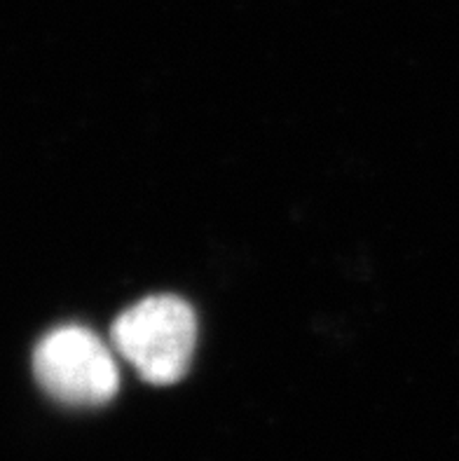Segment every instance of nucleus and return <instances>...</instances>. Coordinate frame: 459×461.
I'll list each match as a JSON object with an SVG mask.
<instances>
[{
	"instance_id": "f03ea898",
	"label": "nucleus",
	"mask_w": 459,
	"mask_h": 461,
	"mask_svg": "<svg viewBox=\"0 0 459 461\" xmlns=\"http://www.w3.org/2000/svg\"><path fill=\"white\" fill-rule=\"evenodd\" d=\"M35 380L59 403L94 408L108 403L120 386L111 349L92 330L57 328L38 342L33 354Z\"/></svg>"
},
{
	"instance_id": "f257e3e1",
	"label": "nucleus",
	"mask_w": 459,
	"mask_h": 461,
	"mask_svg": "<svg viewBox=\"0 0 459 461\" xmlns=\"http://www.w3.org/2000/svg\"><path fill=\"white\" fill-rule=\"evenodd\" d=\"M115 349L151 384H174L190 366L197 342V319L188 303L155 295L129 307L113 323Z\"/></svg>"
}]
</instances>
